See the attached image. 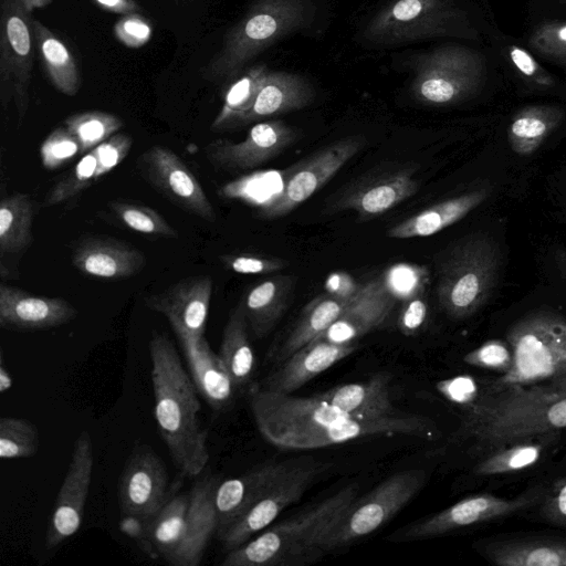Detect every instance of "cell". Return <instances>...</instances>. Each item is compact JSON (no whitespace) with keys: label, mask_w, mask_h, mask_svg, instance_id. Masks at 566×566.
Segmentation results:
<instances>
[{"label":"cell","mask_w":566,"mask_h":566,"mask_svg":"<svg viewBox=\"0 0 566 566\" xmlns=\"http://www.w3.org/2000/svg\"><path fill=\"white\" fill-rule=\"evenodd\" d=\"M566 429V370L528 386L483 391L453 434L478 457L502 444Z\"/></svg>","instance_id":"6da1fadb"},{"label":"cell","mask_w":566,"mask_h":566,"mask_svg":"<svg viewBox=\"0 0 566 566\" xmlns=\"http://www.w3.org/2000/svg\"><path fill=\"white\" fill-rule=\"evenodd\" d=\"M148 348L158 432L179 473L198 478L210 457L208 432L199 420V392L166 334L155 333Z\"/></svg>","instance_id":"7a4b0ae2"},{"label":"cell","mask_w":566,"mask_h":566,"mask_svg":"<svg viewBox=\"0 0 566 566\" xmlns=\"http://www.w3.org/2000/svg\"><path fill=\"white\" fill-rule=\"evenodd\" d=\"M358 493V484H348L304 512L270 525L229 551L221 566H304L317 562L325 555L324 535Z\"/></svg>","instance_id":"3957f363"},{"label":"cell","mask_w":566,"mask_h":566,"mask_svg":"<svg viewBox=\"0 0 566 566\" xmlns=\"http://www.w3.org/2000/svg\"><path fill=\"white\" fill-rule=\"evenodd\" d=\"M311 0H256L226 34L221 49L202 70L210 82L228 80L282 36L306 28L314 18Z\"/></svg>","instance_id":"277c9868"},{"label":"cell","mask_w":566,"mask_h":566,"mask_svg":"<svg viewBox=\"0 0 566 566\" xmlns=\"http://www.w3.org/2000/svg\"><path fill=\"white\" fill-rule=\"evenodd\" d=\"M500 251L485 234L461 238L436 261L437 298L454 319L476 313L490 298L500 270Z\"/></svg>","instance_id":"5b68a950"},{"label":"cell","mask_w":566,"mask_h":566,"mask_svg":"<svg viewBox=\"0 0 566 566\" xmlns=\"http://www.w3.org/2000/svg\"><path fill=\"white\" fill-rule=\"evenodd\" d=\"M506 342L512 366L483 391L537 384L566 370V318L559 314L536 311L523 316L507 331Z\"/></svg>","instance_id":"8992f818"},{"label":"cell","mask_w":566,"mask_h":566,"mask_svg":"<svg viewBox=\"0 0 566 566\" xmlns=\"http://www.w3.org/2000/svg\"><path fill=\"white\" fill-rule=\"evenodd\" d=\"M427 479L423 469L399 471L364 496H357L324 535V553L348 546L380 530L422 490Z\"/></svg>","instance_id":"52a82bcc"},{"label":"cell","mask_w":566,"mask_h":566,"mask_svg":"<svg viewBox=\"0 0 566 566\" xmlns=\"http://www.w3.org/2000/svg\"><path fill=\"white\" fill-rule=\"evenodd\" d=\"M364 36L377 44L436 36L476 38L465 13L449 0H395L373 18Z\"/></svg>","instance_id":"ba28073f"},{"label":"cell","mask_w":566,"mask_h":566,"mask_svg":"<svg viewBox=\"0 0 566 566\" xmlns=\"http://www.w3.org/2000/svg\"><path fill=\"white\" fill-rule=\"evenodd\" d=\"M484 72V60L478 51L458 44L443 45L419 57L411 91L422 104L452 105L478 91Z\"/></svg>","instance_id":"9c48e42d"},{"label":"cell","mask_w":566,"mask_h":566,"mask_svg":"<svg viewBox=\"0 0 566 566\" xmlns=\"http://www.w3.org/2000/svg\"><path fill=\"white\" fill-rule=\"evenodd\" d=\"M0 12V99L3 107L13 101L22 122L36 49L33 19L24 0H1Z\"/></svg>","instance_id":"30bf717a"},{"label":"cell","mask_w":566,"mask_h":566,"mask_svg":"<svg viewBox=\"0 0 566 566\" xmlns=\"http://www.w3.org/2000/svg\"><path fill=\"white\" fill-rule=\"evenodd\" d=\"M546 490L547 486L536 485L513 499L500 497L491 493L470 495L433 515L397 530L388 535L387 539L391 542L422 541L512 516L536 507Z\"/></svg>","instance_id":"8fae6325"},{"label":"cell","mask_w":566,"mask_h":566,"mask_svg":"<svg viewBox=\"0 0 566 566\" xmlns=\"http://www.w3.org/2000/svg\"><path fill=\"white\" fill-rule=\"evenodd\" d=\"M365 144L361 136H348L283 170L282 188L259 207L258 217L272 220L293 211L325 186Z\"/></svg>","instance_id":"7c38bea8"},{"label":"cell","mask_w":566,"mask_h":566,"mask_svg":"<svg viewBox=\"0 0 566 566\" xmlns=\"http://www.w3.org/2000/svg\"><path fill=\"white\" fill-rule=\"evenodd\" d=\"M378 436H410L432 439L438 436V428L428 418L399 412L387 417L349 418L319 424L279 437L271 444L289 450H311Z\"/></svg>","instance_id":"4fadbf2b"},{"label":"cell","mask_w":566,"mask_h":566,"mask_svg":"<svg viewBox=\"0 0 566 566\" xmlns=\"http://www.w3.org/2000/svg\"><path fill=\"white\" fill-rule=\"evenodd\" d=\"M94 464L93 442L87 430L74 440L69 467L57 492L45 532L44 545L55 549L82 526Z\"/></svg>","instance_id":"5bb4252c"},{"label":"cell","mask_w":566,"mask_h":566,"mask_svg":"<svg viewBox=\"0 0 566 566\" xmlns=\"http://www.w3.org/2000/svg\"><path fill=\"white\" fill-rule=\"evenodd\" d=\"M329 464H294L293 468L270 489L221 535L218 536L224 551L229 552L251 539L272 525L277 516L297 502L310 485Z\"/></svg>","instance_id":"9a60e30c"},{"label":"cell","mask_w":566,"mask_h":566,"mask_svg":"<svg viewBox=\"0 0 566 566\" xmlns=\"http://www.w3.org/2000/svg\"><path fill=\"white\" fill-rule=\"evenodd\" d=\"M142 176L174 206L205 221L213 222L216 211L193 172L170 148L154 145L140 154Z\"/></svg>","instance_id":"2e32d148"},{"label":"cell","mask_w":566,"mask_h":566,"mask_svg":"<svg viewBox=\"0 0 566 566\" xmlns=\"http://www.w3.org/2000/svg\"><path fill=\"white\" fill-rule=\"evenodd\" d=\"M172 491L163 460L148 446H137L127 458L118 481L122 515L148 522L165 504Z\"/></svg>","instance_id":"e0dca14e"},{"label":"cell","mask_w":566,"mask_h":566,"mask_svg":"<svg viewBox=\"0 0 566 566\" xmlns=\"http://www.w3.org/2000/svg\"><path fill=\"white\" fill-rule=\"evenodd\" d=\"M296 138V132L284 122L261 120L250 128L243 140L216 139L206 146L205 154L218 168L248 170L279 156Z\"/></svg>","instance_id":"ac0fdd59"},{"label":"cell","mask_w":566,"mask_h":566,"mask_svg":"<svg viewBox=\"0 0 566 566\" xmlns=\"http://www.w3.org/2000/svg\"><path fill=\"white\" fill-rule=\"evenodd\" d=\"M213 281L210 275L185 277L145 297V305L164 315L176 335L205 336Z\"/></svg>","instance_id":"d6986e66"},{"label":"cell","mask_w":566,"mask_h":566,"mask_svg":"<svg viewBox=\"0 0 566 566\" xmlns=\"http://www.w3.org/2000/svg\"><path fill=\"white\" fill-rule=\"evenodd\" d=\"M396 302L382 277H374L357 287L338 318L318 338L354 344L379 327L391 314Z\"/></svg>","instance_id":"ffe728a7"},{"label":"cell","mask_w":566,"mask_h":566,"mask_svg":"<svg viewBox=\"0 0 566 566\" xmlns=\"http://www.w3.org/2000/svg\"><path fill=\"white\" fill-rule=\"evenodd\" d=\"M76 315L75 307L64 298L34 295L0 284V326L4 329H50L70 323Z\"/></svg>","instance_id":"44dd1931"},{"label":"cell","mask_w":566,"mask_h":566,"mask_svg":"<svg viewBox=\"0 0 566 566\" xmlns=\"http://www.w3.org/2000/svg\"><path fill=\"white\" fill-rule=\"evenodd\" d=\"M220 478L206 474L189 491L185 533L175 552L166 560L174 566H198L207 546L218 531L214 496Z\"/></svg>","instance_id":"7402d4cb"},{"label":"cell","mask_w":566,"mask_h":566,"mask_svg":"<svg viewBox=\"0 0 566 566\" xmlns=\"http://www.w3.org/2000/svg\"><path fill=\"white\" fill-rule=\"evenodd\" d=\"M357 347V343L336 344L316 338L280 363V367L260 386L277 394H292L353 354Z\"/></svg>","instance_id":"603a6c76"},{"label":"cell","mask_w":566,"mask_h":566,"mask_svg":"<svg viewBox=\"0 0 566 566\" xmlns=\"http://www.w3.org/2000/svg\"><path fill=\"white\" fill-rule=\"evenodd\" d=\"M176 336L199 395L214 411L229 410L238 390L219 354L211 349L205 336Z\"/></svg>","instance_id":"cb8c5ba5"},{"label":"cell","mask_w":566,"mask_h":566,"mask_svg":"<svg viewBox=\"0 0 566 566\" xmlns=\"http://www.w3.org/2000/svg\"><path fill=\"white\" fill-rule=\"evenodd\" d=\"M72 263L91 277L123 280L139 273L146 265V256L125 241L87 237L74 247Z\"/></svg>","instance_id":"d4e9b609"},{"label":"cell","mask_w":566,"mask_h":566,"mask_svg":"<svg viewBox=\"0 0 566 566\" xmlns=\"http://www.w3.org/2000/svg\"><path fill=\"white\" fill-rule=\"evenodd\" d=\"M294 464L287 461L264 463L240 476L220 481L214 496L218 517L217 535H221Z\"/></svg>","instance_id":"484cf974"},{"label":"cell","mask_w":566,"mask_h":566,"mask_svg":"<svg viewBox=\"0 0 566 566\" xmlns=\"http://www.w3.org/2000/svg\"><path fill=\"white\" fill-rule=\"evenodd\" d=\"M314 97L315 91L305 77L296 73L269 70L253 104L238 119L235 127L302 109Z\"/></svg>","instance_id":"4316f807"},{"label":"cell","mask_w":566,"mask_h":566,"mask_svg":"<svg viewBox=\"0 0 566 566\" xmlns=\"http://www.w3.org/2000/svg\"><path fill=\"white\" fill-rule=\"evenodd\" d=\"M418 181L410 171L380 176L346 191L336 200L337 211L354 210L361 220L377 218L413 196Z\"/></svg>","instance_id":"83f0119b"},{"label":"cell","mask_w":566,"mask_h":566,"mask_svg":"<svg viewBox=\"0 0 566 566\" xmlns=\"http://www.w3.org/2000/svg\"><path fill=\"white\" fill-rule=\"evenodd\" d=\"M476 549L499 566H566V538L522 536L486 539Z\"/></svg>","instance_id":"f1b7e54d"},{"label":"cell","mask_w":566,"mask_h":566,"mask_svg":"<svg viewBox=\"0 0 566 566\" xmlns=\"http://www.w3.org/2000/svg\"><path fill=\"white\" fill-rule=\"evenodd\" d=\"M295 283L294 275L279 274L258 282L245 292L239 304L255 338L265 337L281 319Z\"/></svg>","instance_id":"f546056e"},{"label":"cell","mask_w":566,"mask_h":566,"mask_svg":"<svg viewBox=\"0 0 566 566\" xmlns=\"http://www.w3.org/2000/svg\"><path fill=\"white\" fill-rule=\"evenodd\" d=\"M489 196L490 189L480 188L449 198L392 226L386 235L392 239L433 235L463 219Z\"/></svg>","instance_id":"4dcf8cb0"},{"label":"cell","mask_w":566,"mask_h":566,"mask_svg":"<svg viewBox=\"0 0 566 566\" xmlns=\"http://www.w3.org/2000/svg\"><path fill=\"white\" fill-rule=\"evenodd\" d=\"M316 397L357 418L399 413L391 401L389 377L377 374L366 381L349 382L316 394Z\"/></svg>","instance_id":"1f68e13d"},{"label":"cell","mask_w":566,"mask_h":566,"mask_svg":"<svg viewBox=\"0 0 566 566\" xmlns=\"http://www.w3.org/2000/svg\"><path fill=\"white\" fill-rule=\"evenodd\" d=\"M558 437L559 432L544 433L493 448L479 455L472 473L490 478L528 470L546 457Z\"/></svg>","instance_id":"d6a6232c"},{"label":"cell","mask_w":566,"mask_h":566,"mask_svg":"<svg viewBox=\"0 0 566 566\" xmlns=\"http://www.w3.org/2000/svg\"><path fill=\"white\" fill-rule=\"evenodd\" d=\"M353 294L338 295L327 292L311 300L282 343L276 355L279 364L303 346L321 337L342 314Z\"/></svg>","instance_id":"836d02e7"},{"label":"cell","mask_w":566,"mask_h":566,"mask_svg":"<svg viewBox=\"0 0 566 566\" xmlns=\"http://www.w3.org/2000/svg\"><path fill=\"white\" fill-rule=\"evenodd\" d=\"M36 50L52 86L66 96L81 88V72L69 45L41 21L33 19Z\"/></svg>","instance_id":"e575fe53"},{"label":"cell","mask_w":566,"mask_h":566,"mask_svg":"<svg viewBox=\"0 0 566 566\" xmlns=\"http://www.w3.org/2000/svg\"><path fill=\"white\" fill-rule=\"evenodd\" d=\"M190 494H171L156 513L147 522L146 538L140 547L150 556H160L167 560L182 539Z\"/></svg>","instance_id":"d590c367"},{"label":"cell","mask_w":566,"mask_h":566,"mask_svg":"<svg viewBox=\"0 0 566 566\" xmlns=\"http://www.w3.org/2000/svg\"><path fill=\"white\" fill-rule=\"evenodd\" d=\"M248 328L242 306L238 304L224 325L218 353L238 391L251 385L256 365Z\"/></svg>","instance_id":"8d00e7d4"},{"label":"cell","mask_w":566,"mask_h":566,"mask_svg":"<svg viewBox=\"0 0 566 566\" xmlns=\"http://www.w3.org/2000/svg\"><path fill=\"white\" fill-rule=\"evenodd\" d=\"M564 111L553 105H530L516 112L509 125L507 138L518 155L534 153L562 123Z\"/></svg>","instance_id":"74e56055"},{"label":"cell","mask_w":566,"mask_h":566,"mask_svg":"<svg viewBox=\"0 0 566 566\" xmlns=\"http://www.w3.org/2000/svg\"><path fill=\"white\" fill-rule=\"evenodd\" d=\"M34 207L30 196L13 193L0 202L1 259L22 253L33 241Z\"/></svg>","instance_id":"f35d334b"},{"label":"cell","mask_w":566,"mask_h":566,"mask_svg":"<svg viewBox=\"0 0 566 566\" xmlns=\"http://www.w3.org/2000/svg\"><path fill=\"white\" fill-rule=\"evenodd\" d=\"M268 72L265 65H254L229 84L222 106L211 124L212 130L235 127L238 119L253 104Z\"/></svg>","instance_id":"ab89813d"},{"label":"cell","mask_w":566,"mask_h":566,"mask_svg":"<svg viewBox=\"0 0 566 566\" xmlns=\"http://www.w3.org/2000/svg\"><path fill=\"white\" fill-rule=\"evenodd\" d=\"M123 120L108 112L85 111L72 114L64 126L77 138L82 155L116 134L123 127Z\"/></svg>","instance_id":"60d3db41"},{"label":"cell","mask_w":566,"mask_h":566,"mask_svg":"<svg viewBox=\"0 0 566 566\" xmlns=\"http://www.w3.org/2000/svg\"><path fill=\"white\" fill-rule=\"evenodd\" d=\"M108 208L114 218L132 231L151 238H178V232L150 207L114 200L108 203Z\"/></svg>","instance_id":"b9f144b4"},{"label":"cell","mask_w":566,"mask_h":566,"mask_svg":"<svg viewBox=\"0 0 566 566\" xmlns=\"http://www.w3.org/2000/svg\"><path fill=\"white\" fill-rule=\"evenodd\" d=\"M38 428L28 419L2 417L0 419V457L3 460L31 458L39 450Z\"/></svg>","instance_id":"7bdbcfd3"},{"label":"cell","mask_w":566,"mask_h":566,"mask_svg":"<svg viewBox=\"0 0 566 566\" xmlns=\"http://www.w3.org/2000/svg\"><path fill=\"white\" fill-rule=\"evenodd\" d=\"M97 160L93 150L81 157L75 166L48 192L43 206L51 207L65 202L91 187L96 179Z\"/></svg>","instance_id":"ee69618b"},{"label":"cell","mask_w":566,"mask_h":566,"mask_svg":"<svg viewBox=\"0 0 566 566\" xmlns=\"http://www.w3.org/2000/svg\"><path fill=\"white\" fill-rule=\"evenodd\" d=\"M381 277L397 301H406L424 292L429 273L421 265L397 263L387 269Z\"/></svg>","instance_id":"f6af8a7d"},{"label":"cell","mask_w":566,"mask_h":566,"mask_svg":"<svg viewBox=\"0 0 566 566\" xmlns=\"http://www.w3.org/2000/svg\"><path fill=\"white\" fill-rule=\"evenodd\" d=\"M82 155L77 138L63 125L53 129L40 146V158L44 168L55 170Z\"/></svg>","instance_id":"bcb514c9"},{"label":"cell","mask_w":566,"mask_h":566,"mask_svg":"<svg viewBox=\"0 0 566 566\" xmlns=\"http://www.w3.org/2000/svg\"><path fill=\"white\" fill-rule=\"evenodd\" d=\"M531 48L546 59L566 64V21H546L531 33Z\"/></svg>","instance_id":"7dc6e473"},{"label":"cell","mask_w":566,"mask_h":566,"mask_svg":"<svg viewBox=\"0 0 566 566\" xmlns=\"http://www.w3.org/2000/svg\"><path fill=\"white\" fill-rule=\"evenodd\" d=\"M463 361L470 366L503 375L512 366L513 354L506 340L490 339L467 353L463 356Z\"/></svg>","instance_id":"c3c4849f"},{"label":"cell","mask_w":566,"mask_h":566,"mask_svg":"<svg viewBox=\"0 0 566 566\" xmlns=\"http://www.w3.org/2000/svg\"><path fill=\"white\" fill-rule=\"evenodd\" d=\"M222 265L239 274H268L284 269L289 262L281 258L253 253H227L220 256Z\"/></svg>","instance_id":"681fc988"},{"label":"cell","mask_w":566,"mask_h":566,"mask_svg":"<svg viewBox=\"0 0 566 566\" xmlns=\"http://www.w3.org/2000/svg\"><path fill=\"white\" fill-rule=\"evenodd\" d=\"M132 146L133 138L130 135L116 133L93 148L97 160L96 179L99 180L117 167L127 157Z\"/></svg>","instance_id":"f907efd6"},{"label":"cell","mask_w":566,"mask_h":566,"mask_svg":"<svg viewBox=\"0 0 566 566\" xmlns=\"http://www.w3.org/2000/svg\"><path fill=\"white\" fill-rule=\"evenodd\" d=\"M113 30L115 38L129 49L145 46L153 36L151 22L140 13L122 15Z\"/></svg>","instance_id":"816d5d0a"},{"label":"cell","mask_w":566,"mask_h":566,"mask_svg":"<svg viewBox=\"0 0 566 566\" xmlns=\"http://www.w3.org/2000/svg\"><path fill=\"white\" fill-rule=\"evenodd\" d=\"M545 523L566 528V476L555 480L536 506Z\"/></svg>","instance_id":"f5cc1de1"},{"label":"cell","mask_w":566,"mask_h":566,"mask_svg":"<svg viewBox=\"0 0 566 566\" xmlns=\"http://www.w3.org/2000/svg\"><path fill=\"white\" fill-rule=\"evenodd\" d=\"M436 388L447 400L459 406L461 410L472 406L480 398L483 390L479 382L468 375L442 379L437 382Z\"/></svg>","instance_id":"db71d44e"},{"label":"cell","mask_w":566,"mask_h":566,"mask_svg":"<svg viewBox=\"0 0 566 566\" xmlns=\"http://www.w3.org/2000/svg\"><path fill=\"white\" fill-rule=\"evenodd\" d=\"M507 54L514 66L534 85L539 87H553L555 85L553 75L525 49L512 44L507 49Z\"/></svg>","instance_id":"11a10c76"},{"label":"cell","mask_w":566,"mask_h":566,"mask_svg":"<svg viewBox=\"0 0 566 566\" xmlns=\"http://www.w3.org/2000/svg\"><path fill=\"white\" fill-rule=\"evenodd\" d=\"M429 315L428 302L423 293L403 301L397 326L405 336H413L423 328Z\"/></svg>","instance_id":"9f6ffc18"},{"label":"cell","mask_w":566,"mask_h":566,"mask_svg":"<svg viewBox=\"0 0 566 566\" xmlns=\"http://www.w3.org/2000/svg\"><path fill=\"white\" fill-rule=\"evenodd\" d=\"M119 530L128 537L138 542L139 546L146 538L147 522L133 515H122Z\"/></svg>","instance_id":"6f0895ef"},{"label":"cell","mask_w":566,"mask_h":566,"mask_svg":"<svg viewBox=\"0 0 566 566\" xmlns=\"http://www.w3.org/2000/svg\"><path fill=\"white\" fill-rule=\"evenodd\" d=\"M99 9L116 13V14H130L140 13L142 8L135 0H92Z\"/></svg>","instance_id":"680465c9"},{"label":"cell","mask_w":566,"mask_h":566,"mask_svg":"<svg viewBox=\"0 0 566 566\" xmlns=\"http://www.w3.org/2000/svg\"><path fill=\"white\" fill-rule=\"evenodd\" d=\"M12 387V377L6 368L3 356L0 357V392L4 394Z\"/></svg>","instance_id":"91938a15"},{"label":"cell","mask_w":566,"mask_h":566,"mask_svg":"<svg viewBox=\"0 0 566 566\" xmlns=\"http://www.w3.org/2000/svg\"><path fill=\"white\" fill-rule=\"evenodd\" d=\"M28 9L32 12L34 9L44 8L52 0H24Z\"/></svg>","instance_id":"94428289"}]
</instances>
